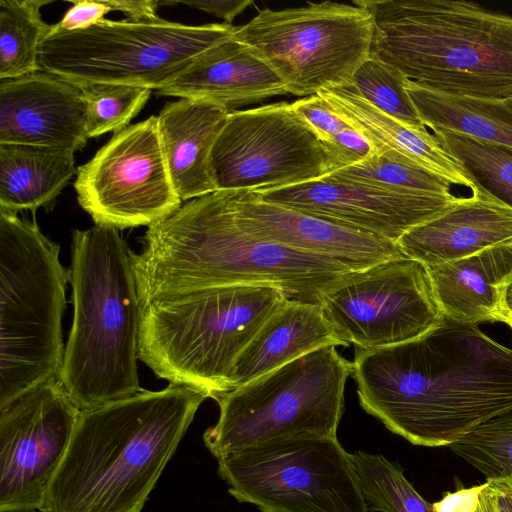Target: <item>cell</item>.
Wrapping results in <instances>:
<instances>
[{"label": "cell", "mask_w": 512, "mask_h": 512, "mask_svg": "<svg viewBox=\"0 0 512 512\" xmlns=\"http://www.w3.org/2000/svg\"><path fill=\"white\" fill-rule=\"evenodd\" d=\"M360 405L413 445L449 446L512 410V349L445 317L397 345L356 348Z\"/></svg>", "instance_id": "1"}, {"label": "cell", "mask_w": 512, "mask_h": 512, "mask_svg": "<svg viewBox=\"0 0 512 512\" xmlns=\"http://www.w3.org/2000/svg\"><path fill=\"white\" fill-rule=\"evenodd\" d=\"M141 309L206 288L268 285L289 299L317 303L344 273L328 258L264 241L240 229L226 190L191 199L150 225L140 253H131Z\"/></svg>", "instance_id": "2"}, {"label": "cell", "mask_w": 512, "mask_h": 512, "mask_svg": "<svg viewBox=\"0 0 512 512\" xmlns=\"http://www.w3.org/2000/svg\"><path fill=\"white\" fill-rule=\"evenodd\" d=\"M208 396L169 384L81 411L40 512H141Z\"/></svg>", "instance_id": "3"}, {"label": "cell", "mask_w": 512, "mask_h": 512, "mask_svg": "<svg viewBox=\"0 0 512 512\" xmlns=\"http://www.w3.org/2000/svg\"><path fill=\"white\" fill-rule=\"evenodd\" d=\"M372 14V55L446 95L512 101V16L470 1L358 0Z\"/></svg>", "instance_id": "4"}, {"label": "cell", "mask_w": 512, "mask_h": 512, "mask_svg": "<svg viewBox=\"0 0 512 512\" xmlns=\"http://www.w3.org/2000/svg\"><path fill=\"white\" fill-rule=\"evenodd\" d=\"M119 229L95 224L72 235L74 315L59 380L81 410L142 390L141 305L131 253Z\"/></svg>", "instance_id": "5"}, {"label": "cell", "mask_w": 512, "mask_h": 512, "mask_svg": "<svg viewBox=\"0 0 512 512\" xmlns=\"http://www.w3.org/2000/svg\"><path fill=\"white\" fill-rule=\"evenodd\" d=\"M268 285L206 288L141 309L138 357L158 377L215 399L232 390L235 363L287 299Z\"/></svg>", "instance_id": "6"}, {"label": "cell", "mask_w": 512, "mask_h": 512, "mask_svg": "<svg viewBox=\"0 0 512 512\" xmlns=\"http://www.w3.org/2000/svg\"><path fill=\"white\" fill-rule=\"evenodd\" d=\"M35 221L0 210V408L58 379L69 270Z\"/></svg>", "instance_id": "7"}, {"label": "cell", "mask_w": 512, "mask_h": 512, "mask_svg": "<svg viewBox=\"0 0 512 512\" xmlns=\"http://www.w3.org/2000/svg\"><path fill=\"white\" fill-rule=\"evenodd\" d=\"M224 23L187 25L159 17L102 19L81 30L55 24L40 44V70L77 85H127L159 90L213 46L231 39Z\"/></svg>", "instance_id": "8"}, {"label": "cell", "mask_w": 512, "mask_h": 512, "mask_svg": "<svg viewBox=\"0 0 512 512\" xmlns=\"http://www.w3.org/2000/svg\"><path fill=\"white\" fill-rule=\"evenodd\" d=\"M352 370L327 346L218 395L219 418L204 432L206 447L219 459L286 437H336Z\"/></svg>", "instance_id": "9"}, {"label": "cell", "mask_w": 512, "mask_h": 512, "mask_svg": "<svg viewBox=\"0 0 512 512\" xmlns=\"http://www.w3.org/2000/svg\"><path fill=\"white\" fill-rule=\"evenodd\" d=\"M233 37L277 74L288 94L307 97L352 83L371 56L374 20L358 0L308 2L260 10Z\"/></svg>", "instance_id": "10"}, {"label": "cell", "mask_w": 512, "mask_h": 512, "mask_svg": "<svg viewBox=\"0 0 512 512\" xmlns=\"http://www.w3.org/2000/svg\"><path fill=\"white\" fill-rule=\"evenodd\" d=\"M217 462L228 492L262 512H369L337 436L276 439Z\"/></svg>", "instance_id": "11"}, {"label": "cell", "mask_w": 512, "mask_h": 512, "mask_svg": "<svg viewBox=\"0 0 512 512\" xmlns=\"http://www.w3.org/2000/svg\"><path fill=\"white\" fill-rule=\"evenodd\" d=\"M317 304L340 339L362 349L415 340L445 319L427 267L407 256L344 273Z\"/></svg>", "instance_id": "12"}, {"label": "cell", "mask_w": 512, "mask_h": 512, "mask_svg": "<svg viewBox=\"0 0 512 512\" xmlns=\"http://www.w3.org/2000/svg\"><path fill=\"white\" fill-rule=\"evenodd\" d=\"M210 166L217 190L293 186L335 171L317 134L288 102L230 111Z\"/></svg>", "instance_id": "13"}, {"label": "cell", "mask_w": 512, "mask_h": 512, "mask_svg": "<svg viewBox=\"0 0 512 512\" xmlns=\"http://www.w3.org/2000/svg\"><path fill=\"white\" fill-rule=\"evenodd\" d=\"M74 188L95 224L117 229L149 227L177 210L182 201L166 166L157 116L115 132L77 167Z\"/></svg>", "instance_id": "14"}, {"label": "cell", "mask_w": 512, "mask_h": 512, "mask_svg": "<svg viewBox=\"0 0 512 512\" xmlns=\"http://www.w3.org/2000/svg\"><path fill=\"white\" fill-rule=\"evenodd\" d=\"M80 413L59 378L0 408V512L40 509Z\"/></svg>", "instance_id": "15"}, {"label": "cell", "mask_w": 512, "mask_h": 512, "mask_svg": "<svg viewBox=\"0 0 512 512\" xmlns=\"http://www.w3.org/2000/svg\"><path fill=\"white\" fill-rule=\"evenodd\" d=\"M267 202L287 206L397 243L410 230L450 210L465 197L397 192L337 179L253 191Z\"/></svg>", "instance_id": "16"}, {"label": "cell", "mask_w": 512, "mask_h": 512, "mask_svg": "<svg viewBox=\"0 0 512 512\" xmlns=\"http://www.w3.org/2000/svg\"><path fill=\"white\" fill-rule=\"evenodd\" d=\"M237 226L264 241L331 259L355 271L406 255L395 242L314 214L226 190Z\"/></svg>", "instance_id": "17"}, {"label": "cell", "mask_w": 512, "mask_h": 512, "mask_svg": "<svg viewBox=\"0 0 512 512\" xmlns=\"http://www.w3.org/2000/svg\"><path fill=\"white\" fill-rule=\"evenodd\" d=\"M88 139L80 87L42 70L0 79V144L77 151Z\"/></svg>", "instance_id": "18"}, {"label": "cell", "mask_w": 512, "mask_h": 512, "mask_svg": "<svg viewBox=\"0 0 512 512\" xmlns=\"http://www.w3.org/2000/svg\"><path fill=\"white\" fill-rule=\"evenodd\" d=\"M397 244L407 257L426 267L512 244V207L478 186L450 210L407 232Z\"/></svg>", "instance_id": "19"}, {"label": "cell", "mask_w": 512, "mask_h": 512, "mask_svg": "<svg viewBox=\"0 0 512 512\" xmlns=\"http://www.w3.org/2000/svg\"><path fill=\"white\" fill-rule=\"evenodd\" d=\"M157 93L207 101L232 111L242 105L288 94V91L263 60L232 37L199 55Z\"/></svg>", "instance_id": "20"}, {"label": "cell", "mask_w": 512, "mask_h": 512, "mask_svg": "<svg viewBox=\"0 0 512 512\" xmlns=\"http://www.w3.org/2000/svg\"><path fill=\"white\" fill-rule=\"evenodd\" d=\"M351 126L367 136L378 154L438 175L454 186L473 193L478 185L464 165L448 152L427 129L408 127L384 114L350 84L317 93Z\"/></svg>", "instance_id": "21"}, {"label": "cell", "mask_w": 512, "mask_h": 512, "mask_svg": "<svg viewBox=\"0 0 512 512\" xmlns=\"http://www.w3.org/2000/svg\"><path fill=\"white\" fill-rule=\"evenodd\" d=\"M229 112L211 102L180 98L157 116L166 166L181 201L217 191L210 155Z\"/></svg>", "instance_id": "22"}, {"label": "cell", "mask_w": 512, "mask_h": 512, "mask_svg": "<svg viewBox=\"0 0 512 512\" xmlns=\"http://www.w3.org/2000/svg\"><path fill=\"white\" fill-rule=\"evenodd\" d=\"M446 318L462 324L504 322L512 281V244L427 267Z\"/></svg>", "instance_id": "23"}, {"label": "cell", "mask_w": 512, "mask_h": 512, "mask_svg": "<svg viewBox=\"0 0 512 512\" xmlns=\"http://www.w3.org/2000/svg\"><path fill=\"white\" fill-rule=\"evenodd\" d=\"M347 346L317 303L287 298L238 357L232 390L327 346Z\"/></svg>", "instance_id": "24"}, {"label": "cell", "mask_w": 512, "mask_h": 512, "mask_svg": "<svg viewBox=\"0 0 512 512\" xmlns=\"http://www.w3.org/2000/svg\"><path fill=\"white\" fill-rule=\"evenodd\" d=\"M76 173L72 149L0 144V210L50 209Z\"/></svg>", "instance_id": "25"}, {"label": "cell", "mask_w": 512, "mask_h": 512, "mask_svg": "<svg viewBox=\"0 0 512 512\" xmlns=\"http://www.w3.org/2000/svg\"><path fill=\"white\" fill-rule=\"evenodd\" d=\"M406 90L425 127L512 147L508 102L442 94L406 80Z\"/></svg>", "instance_id": "26"}, {"label": "cell", "mask_w": 512, "mask_h": 512, "mask_svg": "<svg viewBox=\"0 0 512 512\" xmlns=\"http://www.w3.org/2000/svg\"><path fill=\"white\" fill-rule=\"evenodd\" d=\"M47 0H0V79L40 70V44L51 29L41 15Z\"/></svg>", "instance_id": "27"}, {"label": "cell", "mask_w": 512, "mask_h": 512, "mask_svg": "<svg viewBox=\"0 0 512 512\" xmlns=\"http://www.w3.org/2000/svg\"><path fill=\"white\" fill-rule=\"evenodd\" d=\"M350 458L369 512H435L398 464L364 451Z\"/></svg>", "instance_id": "28"}, {"label": "cell", "mask_w": 512, "mask_h": 512, "mask_svg": "<svg viewBox=\"0 0 512 512\" xmlns=\"http://www.w3.org/2000/svg\"><path fill=\"white\" fill-rule=\"evenodd\" d=\"M485 191L512 207V147L442 129L432 130Z\"/></svg>", "instance_id": "29"}, {"label": "cell", "mask_w": 512, "mask_h": 512, "mask_svg": "<svg viewBox=\"0 0 512 512\" xmlns=\"http://www.w3.org/2000/svg\"><path fill=\"white\" fill-rule=\"evenodd\" d=\"M407 78L371 54L354 74L351 85L367 102L402 124L427 129L406 90Z\"/></svg>", "instance_id": "30"}, {"label": "cell", "mask_w": 512, "mask_h": 512, "mask_svg": "<svg viewBox=\"0 0 512 512\" xmlns=\"http://www.w3.org/2000/svg\"><path fill=\"white\" fill-rule=\"evenodd\" d=\"M337 179L397 192L451 194L453 184L420 167L382 155L329 174Z\"/></svg>", "instance_id": "31"}, {"label": "cell", "mask_w": 512, "mask_h": 512, "mask_svg": "<svg viewBox=\"0 0 512 512\" xmlns=\"http://www.w3.org/2000/svg\"><path fill=\"white\" fill-rule=\"evenodd\" d=\"M448 448L486 478L512 476V410L486 421Z\"/></svg>", "instance_id": "32"}, {"label": "cell", "mask_w": 512, "mask_h": 512, "mask_svg": "<svg viewBox=\"0 0 512 512\" xmlns=\"http://www.w3.org/2000/svg\"><path fill=\"white\" fill-rule=\"evenodd\" d=\"M86 104L88 138L117 132L129 126L130 121L145 106L152 90L127 85L98 84L82 87Z\"/></svg>", "instance_id": "33"}, {"label": "cell", "mask_w": 512, "mask_h": 512, "mask_svg": "<svg viewBox=\"0 0 512 512\" xmlns=\"http://www.w3.org/2000/svg\"><path fill=\"white\" fill-rule=\"evenodd\" d=\"M293 110L317 134L323 145L351 126L324 98L315 94L291 103Z\"/></svg>", "instance_id": "34"}, {"label": "cell", "mask_w": 512, "mask_h": 512, "mask_svg": "<svg viewBox=\"0 0 512 512\" xmlns=\"http://www.w3.org/2000/svg\"><path fill=\"white\" fill-rule=\"evenodd\" d=\"M324 147L332 159L335 171L378 155L371 140L353 126L338 132Z\"/></svg>", "instance_id": "35"}, {"label": "cell", "mask_w": 512, "mask_h": 512, "mask_svg": "<svg viewBox=\"0 0 512 512\" xmlns=\"http://www.w3.org/2000/svg\"><path fill=\"white\" fill-rule=\"evenodd\" d=\"M72 6L66 11L62 19L55 24L61 30L86 29L111 12V8L104 0L98 1H72Z\"/></svg>", "instance_id": "36"}, {"label": "cell", "mask_w": 512, "mask_h": 512, "mask_svg": "<svg viewBox=\"0 0 512 512\" xmlns=\"http://www.w3.org/2000/svg\"><path fill=\"white\" fill-rule=\"evenodd\" d=\"M183 4L191 8L199 9L232 23L237 15L247 7L254 4L253 0H188V1H160V5Z\"/></svg>", "instance_id": "37"}, {"label": "cell", "mask_w": 512, "mask_h": 512, "mask_svg": "<svg viewBox=\"0 0 512 512\" xmlns=\"http://www.w3.org/2000/svg\"><path fill=\"white\" fill-rule=\"evenodd\" d=\"M485 488L494 512H512V476L487 478Z\"/></svg>", "instance_id": "38"}, {"label": "cell", "mask_w": 512, "mask_h": 512, "mask_svg": "<svg viewBox=\"0 0 512 512\" xmlns=\"http://www.w3.org/2000/svg\"><path fill=\"white\" fill-rule=\"evenodd\" d=\"M112 11H120L130 20H149L158 16L156 11L160 5L157 0H108Z\"/></svg>", "instance_id": "39"}, {"label": "cell", "mask_w": 512, "mask_h": 512, "mask_svg": "<svg viewBox=\"0 0 512 512\" xmlns=\"http://www.w3.org/2000/svg\"><path fill=\"white\" fill-rule=\"evenodd\" d=\"M467 512H494L485 488V483L483 484V488L479 493L476 505H474Z\"/></svg>", "instance_id": "40"}, {"label": "cell", "mask_w": 512, "mask_h": 512, "mask_svg": "<svg viewBox=\"0 0 512 512\" xmlns=\"http://www.w3.org/2000/svg\"><path fill=\"white\" fill-rule=\"evenodd\" d=\"M505 302L508 311H512V281L508 285L506 296H505Z\"/></svg>", "instance_id": "41"}, {"label": "cell", "mask_w": 512, "mask_h": 512, "mask_svg": "<svg viewBox=\"0 0 512 512\" xmlns=\"http://www.w3.org/2000/svg\"><path fill=\"white\" fill-rule=\"evenodd\" d=\"M504 322L512 329V311H508Z\"/></svg>", "instance_id": "42"}, {"label": "cell", "mask_w": 512, "mask_h": 512, "mask_svg": "<svg viewBox=\"0 0 512 512\" xmlns=\"http://www.w3.org/2000/svg\"><path fill=\"white\" fill-rule=\"evenodd\" d=\"M22 512H40L39 510H34V511H22Z\"/></svg>", "instance_id": "43"}, {"label": "cell", "mask_w": 512, "mask_h": 512, "mask_svg": "<svg viewBox=\"0 0 512 512\" xmlns=\"http://www.w3.org/2000/svg\"><path fill=\"white\" fill-rule=\"evenodd\" d=\"M508 104L510 105V107L512 108V101H509Z\"/></svg>", "instance_id": "44"}]
</instances>
